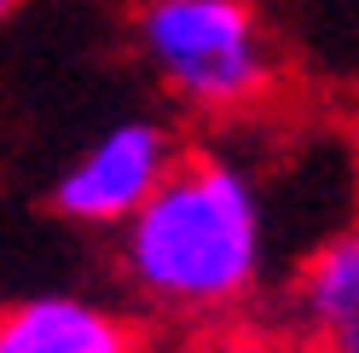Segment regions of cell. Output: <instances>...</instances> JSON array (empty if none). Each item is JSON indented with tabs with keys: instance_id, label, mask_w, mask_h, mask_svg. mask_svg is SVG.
Returning a JSON list of instances; mask_svg holds the SVG:
<instances>
[{
	"instance_id": "6da1fadb",
	"label": "cell",
	"mask_w": 359,
	"mask_h": 353,
	"mask_svg": "<svg viewBox=\"0 0 359 353\" xmlns=\"http://www.w3.org/2000/svg\"><path fill=\"white\" fill-rule=\"evenodd\" d=\"M116 267L128 290L168 319H220L261 290L266 209L250 168L226 151H191L122 220Z\"/></svg>"
},
{
	"instance_id": "7a4b0ae2",
	"label": "cell",
	"mask_w": 359,
	"mask_h": 353,
	"mask_svg": "<svg viewBox=\"0 0 359 353\" xmlns=\"http://www.w3.org/2000/svg\"><path fill=\"white\" fill-rule=\"evenodd\" d=\"M133 41L186 110L226 116L273 87V47L250 0H145Z\"/></svg>"
},
{
	"instance_id": "3957f363",
	"label": "cell",
	"mask_w": 359,
	"mask_h": 353,
	"mask_svg": "<svg viewBox=\"0 0 359 353\" xmlns=\"http://www.w3.org/2000/svg\"><path fill=\"white\" fill-rule=\"evenodd\" d=\"M180 145L163 122L151 116H122L110 122L104 134L76 151L64 174L53 180V214L70 220V226H87V232H116L122 220L156 191V180L174 168Z\"/></svg>"
},
{
	"instance_id": "277c9868",
	"label": "cell",
	"mask_w": 359,
	"mask_h": 353,
	"mask_svg": "<svg viewBox=\"0 0 359 353\" xmlns=\"http://www.w3.org/2000/svg\"><path fill=\"white\" fill-rule=\"evenodd\" d=\"M0 353H145V336L93 296L47 290L0 307Z\"/></svg>"
},
{
	"instance_id": "5b68a950",
	"label": "cell",
	"mask_w": 359,
	"mask_h": 353,
	"mask_svg": "<svg viewBox=\"0 0 359 353\" xmlns=\"http://www.w3.org/2000/svg\"><path fill=\"white\" fill-rule=\"evenodd\" d=\"M296 319L325 342L359 330V232H336L302 261L296 272Z\"/></svg>"
},
{
	"instance_id": "8992f818",
	"label": "cell",
	"mask_w": 359,
	"mask_h": 353,
	"mask_svg": "<svg viewBox=\"0 0 359 353\" xmlns=\"http://www.w3.org/2000/svg\"><path fill=\"white\" fill-rule=\"evenodd\" d=\"M209 353H290V347H278V342H255V336H238V342H220V347H209Z\"/></svg>"
},
{
	"instance_id": "52a82bcc",
	"label": "cell",
	"mask_w": 359,
	"mask_h": 353,
	"mask_svg": "<svg viewBox=\"0 0 359 353\" xmlns=\"http://www.w3.org/2000/svg\"><path fill=\"white\" fill-rule=\"evenodd\" d=\"M336 353H359V330H353V336H342V342H336Z\"/></svg>"
},
{
	"instance_id": "ba28073f",
	"label": "cell",
	"mask_w": 359,
	"mask_h": 353,
	"mask_svg": "<svg viewBox=\"0 0 359 353\" xmlns=\"http://www.w3.org/2000/svg\"><path fill=\"white\" fill-rule=\"evenodd\" d=\"M18 12V0H0V24H6V18Z\"/></svg>"
}]
</instances>
